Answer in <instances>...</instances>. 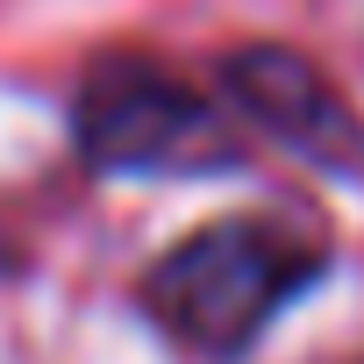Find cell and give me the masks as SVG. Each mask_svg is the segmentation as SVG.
<instances>
[{"instance_id":"obj_5","label":"cell","mask_w":364,"mask_h":364,"mask_svg":"<svg viewBox=\"0 0 364 364\" xmlns=\"http://www.w3.org/2000/svg\"><path fill=\"white\" fill-rule=\"evenodd\" d=\"M357 364H364V357H357Z\"/></svg>"},{"instance_id":"obj_2","label":"cell","mask_w":364,"mask_h":364,"mask_svg":"<svg viewBox=\"0 0 364 364\" xmlns=\"http://www.w3.org/2000/svg\"><path fill=\"white\" fill-rule=\"evenodd\" d=\"M79 157L107 178H208L236 171L243 143L200 86L150 58H100L72 100Z\"/></svg>"},{"instance_id":"obj_1","label":"cell","mask_w":364,"mask_h":364,"mask_svg":"<svg viewBox=\"0 0 364 364\" xmlns=\"http://www.w3.org/2000/svg\"><path fill=\"white\" fill-rule=\"evenodd\" d=\"M328 272V250L272 215H222L186 229L136 286L143 314L171 350L200 364H236L264 343V328Z\"/></svg>"},{"instance_id":"obj_4","label":"cell","mask_w":364,"mask_h":364,"mask_svg":"<svg viewBox=\"0 0 364 364\" xmlns=\"http://www.w3.org/2000/svg\"><path fill=\"white\" fill-rule=\"evenodd\" d=\"M8 272H15V243H8V236H0V279H8Z\"/></svg>"},{"instance_id":"obj_3","label":"cell","mask_w":364,"mask_h":364,"mask_svg":"<svg viewBox=\"0 0 364 364\" xmlns=\"http://www.w3.org/2000/svg\"><path fill=\"white\" fill-rule=\"evenodd\" d=\"M222 93L293 157L321 164V171H350L364 178V122L357 107L328 86V72H314L300 50L286 43H243L222 58Z\"/></svg>"}]
</instances>
